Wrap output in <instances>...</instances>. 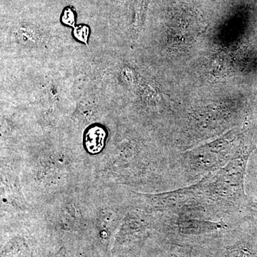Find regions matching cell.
<instances>
[{
	"label": "cell",
	"mask_w": 257,
	"mask_h": 257,
	"mask_svg": "<svg viewBox=\"0 0 257 257\" xmlns=\"http://www.w3.org/2000/svg\"><path fill=\"white\" fill-rule=\"evenodd\" d=\"M172 224L179 234L184 235L210 234L228 227L222 219L211 221L204 217H196L182 213L175 214Z\"/></svg>",
	"instance_id": "obj_3"
},
{
	"label": "cell",
	"mask_w": 257,
	"mask_h": 257,
	"mask_svg": "<svg viewBox=\"0 0 257 257\" xmlns=\"http://www.w3.org/2000/svg\"><path fill=\"white\" fill-rule=\"evenodd\" d=\"M226 257H257V254L245 246H239L229 250Z\"/></svg>",
	"instance_id": "obj_6"
},
{
	"label": "cell",
	"mask_w": 257,
	"mask_h": 257,
	"mask_svg": "<svg viewBox=\"0 0 257 257\" xmlns=\"http://www.w3.org/2000/svg\"><path fill=\"white\" fill-rule=\"evenodd\" d=\"M106 139L105 130L99 126L89 128L85 137V145L90 153H98L104 147Z\"/></svg>",
	"instance_id": "obj_4"
},
{
	"label": "cell",
	"mask_w": 257,
	"mask_h": 257,
	"mask_svg": "<svg viewBox=\"0 0 257 257\" xmlns=\"http://www.w3.org/2000/svg\"><path fill=\"white\" fill-rule=\"evenodd\" d=\"M256 145L244 139L234 158L222 168L204 176L197 183L161 196L165 207L175 213H229L251 207L244 179L250 155Z\"/></svg>",
	"instance_id": "obj_1"
},
{
	"label": "cell",
	"mask_w": 257,
	"mask_h": 257,
	"mask_svg": "<svg viewBox=\"0 0 257 257\" xmlns=\"http://www.w3.org/2000/svg\"><path fill=\"white\" fill-rule=\"evenodd\" d=\"M173 257H184V256H177V255H175V256H174Z\"/></svg>",
	"instance_id": "obj_8"
},
{
	"label": "cell",
	"mask_w": 257,
	"mask_h": 257,
	"mask_svg": "<svg viewBox=\"0 0 257 257\" xmlns=\"http://www.w3.org/2000/svg\"><path fill=\"white\" fill-rule=\"evenodd\" d=\"M90 35V28L87 25H79L73 30V36L77 41L85 44L88 46V40Z\"/></svg>",
	"instance_id": "obj_5"
},
{
	"label": "cell",
	"mask_w": 257,
	"mask_h": 257,
	"mask_svg": "<svg viewBox=\"0 0 257 257\" xmlns=\"http://www.w3.org/2000/svg\"><path fill=\"white\" fill-rule=\"evenodd\" d=\"M61 20H62V23L64 25L72 27L73 28L75 27L76 13L75 10L72 7L69 6L64 8L63 12H62Z\"/></svg>",
	"instance_id": "obj_7"
},
{
	"label": "cell",
	"mask_w": 257,
	"mask_h": 257,
	"mask_svg": "<svg viewBox=\"0 0 257 257\" xmlns=\"http://www.w3.org/2000/svg\"><path fill=\"white\" fill-rule=\"evenodd\" d=\"M244 138L232 130L210 143L204 144L181 155V169L190 180H197L216 172L234 158Z\"/></svg>",
	"instance_id": "obj_2"
}]
</instances>
